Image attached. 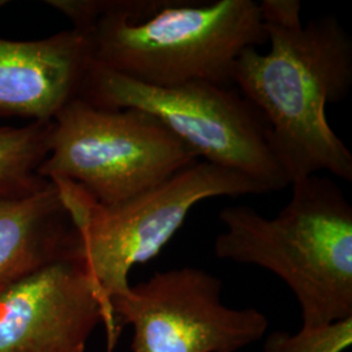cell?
<instances>
[{
  "instance_id": "obj_1",
  "label": "cell",
  "mask_w": 352,
  "mask_h": 352,
  "mask_svg": "<svg viewBox=\"0 0 352 352\" xmlns=\"http://www.w3.org/2000/svg\"><path fill=\"white\" fill-rule=\"evenodd\" d=\"M88 38L93 63L145 85H232L240 54L267 45L253 0H49Z\"/></svg>"
},
{
  "instance_id": "obj_6",
  "label": "cell",
  "mask_w": 352,
  "mask_h": 352,
  "mask_svg": "<svg viewBox=\"0 0 352 352\" xmlns=\"http://www.w3.org/2000/svg\"><path fill=\"white\" fill-rule=\"evenodd\" d=\"M162 122L136 109H102L77 97L54 118L50 153L39 167L102 205L128 200L199 161Z\"/></svg>"
},
{
  "instance_id": "obj_4",
  "label": "cell",
  "mask_w": 352,
  "mask_h": 352,
  "mask_svg": "<svg viewBox=\"0 0 352 352\" xmlns=\"http://www.w3.org/2000/svg\"><path fill=\"white\" fill-rule=\"evenodd\" d=\"M50 182L59 189L75 226V257L85 266L104 305L110 350L122 331L111 302L131 287L128 278L132 267L158 256L197 204L214 197L267 192L248 176L202 160L113 205L96 201L72 182Z\"/></svg>"
},
{
  "instance_id": "obj_7",
  "label": "cell",
  "mask_w": 352,
  "mask_h": 352,
  "mask_svg": "<svg viewBox=\"0 0 352 352\" xmlns=\"http://www.w3.org/2000/svg\"><path fill=\"white\" fill-rule=\"evenodd\" d=\"M119 329L133 327L132 352H236L261 340L267 317L222 302V282L199 267L158 272L111 302Z\"/></svg>"
},
{
  "instance_id": "obj_8",
  "label": "cell",
  "mask_w": 352,
  "mask_h": 352,
  "mask_svg": "<svg viewBox=\"0 0 352 352\" xmlns=\"http://www.w3.org/2000/svg\"><path fill=\"white\" fill-rule=\"evenodd\" d=\"M104 305L84 264L65 257L0 294V352H85Z\"/></svg>"
},
{
  "instance_id": "obj_11",
  "label": "cell",
  "mask_w": 352,
  "mask_h": 352,
  "mask_svg": "<svg viewBox=\"0 0 352 352\" xmlns=\"http://www.w3.org/2000/svg\"><path fill=\"white\" fill-rule=\"evenodd\" d=\"M52 128L54 120L0 126V201L26 199L49 186L39 167L50 153Z\"/></svg>"
},
{
  "instance_id": "obj_3",
  "label": "cell",
  "mask_w": 352,
  "mask_h": 352,
  "mask_svg": "<svg viewBox=\"0 0 352 352\" xmlns=\"http://www.w3.org/2000/svg\"><path fill=\"white\" fill-rule=\"evenodd\" d=\"M291 187L289 201L274 218L244 205L222 209L226 230L214 253L280 278L300 304L302 327L350 318L352 206L327 176H307Z\"/></svg>"
},
{
  "instance_id": "obj_5",
  "label": "cell",
  "mask_w": 352,
  "mask_h": 352,
  "mask_svg": "<svg viewBox=\"0 0 352 352\" xmlns=\"http://www.w3.org/2000/svg\"><path fill=\"white\" fill-rule=\"evenodd\" d=\"M78 97L102 109L151 113L202 161L248 176L267 192L289 186L264 116L234 85L151 87L91 62Z\"/></svg>"
},
{
  "instance_id": "obj_12",
  "label": "cell",
  "mask_w": 352,
  "mask_h": 352,
  "mask_svg": "<svg viewBox=\"0 0 352 352\" xmlns=\"http://www.w3.org/2000/svg\"><path fill=\"white\" fill-rule=\"evenodd\" d=\"M352 343V317L316 327H302L291 336L273 331L264 343V352H343Z\"/></svg>"
},
{
  "instance_id": "obj_2",
  "label": "cell",
  "mask_w": 352,
  "mask_h": 352,
  "mask_svg": "<svg viewBox=\"0 0 352 352\" xmlns=\"http://www.w3.org/2000/svg\"><path fill=\"white\" fill-rule=\"evenodd\" d=\"M270 49L243 51L232 85L264 116L289 186L327 171L352 182V154L330 126L329 103L352 85V39L334 16L302 25L264 23Z\"/></svg>"
},
{
  "instance_id": "obj_9",
  "label": "cell",
  "mask_w": 352,
  "mask_h": 352,
  "mask_svg": "<svg viewBox=\"0 0 352 352\" xmlns=\"http://www.w3.org/2000/svg\"><path fill=\"white\" fill-rule=\"evenodd\" d=\"M91 62L88 38L74 28L33 41L0 38V116L54 120L80 96Z\"/></svg>"
},
{
  "instance_id": "obj_10",
  "label": "cell",
  "mask_w": 352,
  "mask_h": 352,
  "mask_svg": "<svg viewBox=\"0 0 352 352\" xmlns=\"http://www.w3.org/2000/svg\"><path fill=\"white\" fill-rule=\"evenodd\" d=\"M76 230L55 183L0 201V294L41 267L75 257Z\"/></svg>"
}]
</instances>
